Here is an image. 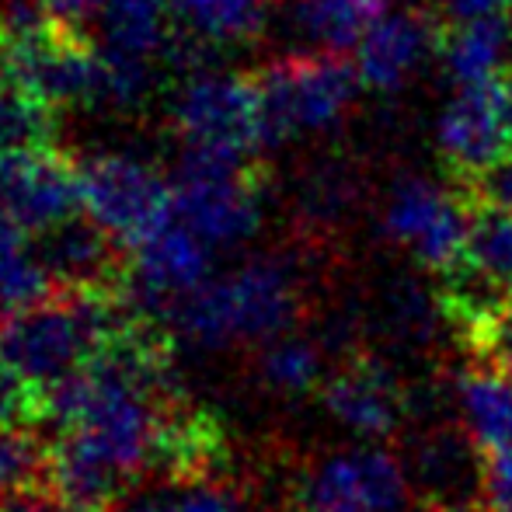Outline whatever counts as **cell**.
Listing matches in <instances>:
<instances>
[{
  "label": "cell",
  "instance_id": "83f0119b",
  "mask_svg": "<svg viewBox=\"0 0 512 512\" xmlns=\"http://www.w3.org/2000/svg\"><path fill=\"white\" fill-rule=\"evenodd\" d=\"M0 512H74V509L53 492L49 481H35V485L14 488V492L0 495Z\"/></svg>",
  "mask_w": 512,
  "mask_h": 512
},
{
  "label": "cell",
  "instance_id": "ac0fdd59",
  "mask_svg": "<svg viewBox=\"0 0 512 512\" xmlns=\"http://www.w3.org/2000/svg\"><path fill=\"white\" fill-rule=\"evenodd\" d=\"M272 14V0H171L178 35L196 46H237L255 39Z\"/></svg>",
  "mask_w": 512,
  "mask_h": 512
},
{
  "label": "cell",
  "instance_id": "9c48e42d",
  "mask_svg": "<svg viewBox=\"0 0 512 512\" xmlns=\"http://www.w3.org/2000/svg\"><path fill=\"white\" fill-rule=\"evenodd\" d=\"M408 471L391 450L349 446L310 464L297 485L300 512H405Z\"/></svg>",
  "mask_w": 512,
  "mask_h": 512
},
{
  "label": "cell",
  "instance_id": "5bb4252c",
  "mask_svg": "<svg viewBox=\"0 0 512 512\" xmlns=\"http://www.w3.org/2000/svg\"><path fill=\"white\" fill-rule=\"evenodd\" d=\"M328 415L359 439H387L405 418V398L391 373L373 359H352L321 387Z\"/></svg>",
  "mask_w": 512,
  "mask_h": 512
},
{
  "label": "cell",
  "instance_id": "8992f818",
  "mask_svg": "<svg viewBox=\"0 0 512 512\" xmlns=\"http://www.w3.org/2000/svg\"><path fill=\"white\" fill-rule=\"evenodd\" d=\"M171 119L182 147L251 157L265 150V119L255 77L227 70H196L178 88Z\"/></svg>",
  "mask_w": 512,
  "mask_h": 512
},
{
  "label": "cell",
  "instance_id": "6da1fadb",
  "mask_svg": "<svg viewBox=\"0 0 512 512\" xmlns=\"http://www.w3.org/2000/svg\"><path fill=\"white\" fill-rule=\"evenodd\" d=\"M140 307L122 290H56L49 300L0 317V363L21 380L56 387L88 366Z\"/></svg>",
  "mask_w": 512,
  "mask_h": 512
},
{
  "label": "cell",
  "instance_id": "7c38bea8",
  "mask_svg": "<svg viewBox=\"0 0 512 512\" xmlns=\"http://www.w3.org/2000/svg\"><path fill=\"white\" fill-rule=\"evenodd\" d=\"M209 251L203 237L175 216L126 251V297L161 321L175 300L209 279Z\"/></svg>",
  "mask_w": 512,
  "mask_h": 512
},
{
  "label": "cell",
  "instance_id": "ba28073f",
  "mask_svg": "<svg viewBox=\"0 0 512 512\" xmlns=\"http://www.w3.org/2000/svg\"><path fill=\"white\" fill-rule=\"evenodd\" d=\"M446 168L464 185L512 157V74L499 70L481 81L457 84L436 129Z\"/></svg>",
  "mask_w": 512,
  "mask_h": 512
},
{
  "label": "cell",
  "instance_id": "e0dca14e",
  "mask_svg": "<svg viewBox=\"0 0 512 512\" xmlns=\"http://www.w3.org/2000/svg\"><path fill=\"white\" fill-rule=\"evenodd\" d=\"M512 39V14H485V18H467L443 25L439 49L446 74L457 84L481 81V77L499 74L506 49Z\"/></svg>",
  "mask_w": 512,
  "mask_h": 512
},
{
  "label": "cell",
  "instance_id": "ffe728a7",
  "mask_svg": "<svg viewBox=\"0 0 512 512\" xmlns=\"http://www.w3.org/2000/svg\"><path fill=\"white\" fill-rule=\"evenodd\" d=\"M391 11V0H293V25L324 53H356L373 25Z\"/></svg>",
  "mask_w": 512,
  "mask_h": 512
},
{
  "label": "cell",
  "instance_id": "52a82bcc",
  "mask_svg": "<svg viewBox=\"0 0 512 512\" xmlns=\"http://www.w3.org/2000/svg\"><path fill=\"white\" fill-rule=\"evenodd\" d=\"M81 168V209L122 248L175 220V185L129 154H95Z\"/></svg>",
  "mask_w": 512,
  "mask_h": 512
},
{
  "label": "cell",
  "instance_id": "4fadbf2b",
  "mask_svg": "<svg viewBox=\"0 0 512 512\" xmlns=\"http://www.w3.org/2000/svg\"><path fill=\"white\" fill-rule=\"evenodd\" d=\"M35 241L60 290H122L126 286L122 244L105 234L91 216H74L46 234H35Z\"/></svg>",
  "mask_w": 512,
  "mask_h": 512
},
{
  "label": "cell",
  "instance_id": "1f68e13d",
  "mask_svg": "<svg viewBox=\"0 0 512 512\" xmlns=\"http://www.w3.org/2000/svg\"><path fill=\"white\" fill-rule=\"evenodd\" d=\"M46 11H53L56 18L70 21V25H81V21H88L91 14H98V7H102V0H39Z\"/></svg>",
  "mask_w": 512,
  "mask_h": 512
},
{
  "label": "cell",
  "instance_id": "3957f363",
  "mask_svg": "<svg viewBox=\"0 0 512 512\" xmlns=\"http://www.w3.org/2000/svg\"><path fill=\"white\" fill-rule=\"evenodd\" d=\"M300 314V279L283 258H251L227 276L206 279L182 300H175L168 328L192 345L223 349L241 342H269L283 335Z\"/></svg>",
  "mask_w": 512,
  "mask_h": 512
},
{
  "label": "cell",
  "instance_id": "484cf974",
  "mask_svg": "<svg viewBox=\"0 0 512 512\" xmlns=\"http://www.w3.org/2000/svg\"><path fill=\"white\" fill-rule=\"evenodd\" d=\"M115 512H248V509L227 488H216L209 481H185V485H168L164 492H147L133 502H122Z\"/></svg>",
  "mask_w": 512,
  "mask_h": 512
},
{
  "label": "cell",
  "instance_id": "d6986e66",
  "mask_svg": "<svg viewBox=\"0 0 512 512\" xmlns=\"http://www.w3.org/2000/svg\"><path fill=\"white\" fill-rule=\"evenodd\" d=\"M457 408L478 450H512V373L488 366L457 380Z\"/></svg>",
  "mask_w": 512,
  "mask_h": 512
},
{
  "label": "cell",
  "instance_id": "9a60e30c",
  "mask_svg": "<svg viewBox=\"0 0 512 512\" xmlns=\"http://www.w3.org/2000/svg\"><path fill=\"white\" fill-rule=\"evenodd\" d=\"M443 25L425 11H387L356 46L359 81L373 91H398L439 49Z\"/></svg>",
  "mask_w": 512,
  "mask_h": 512
},
{
  "label": "cell",
  "instance_id": "44dd1931",
  "mask_svg": "<svg viewBox=\"0 0 512 512\" xmlns=\"http://www.w3.org/2000/svg\"><path fill=\"white\" fill-rule=\"evenodd\" d=\"M467 241L460 262L512 300V213L467 189Z\"/></svg>",
  "mask_w": 512,
  "mask_h": 512
},
{
  "label": "cell",
  "instance_id": "f1b7e54d",
  "mask_svg": "<svg viewBox=\"0 0 512 512\" xmlns=\"http://www.w3.org/2000/svg\"><path fill=\"white\" fill-rule=\"evenodd\" d=\"M474 345H478L481 352H488L492 366L512 373V310H506L495 324H488V328L474 338Z\"/></svg>",
  "mask_w": 512,
  "mask_h": 512
},
{
  "label": "cell",
  "instance_id": "5b68a950",
  "mask_svg": "<svg viewBox=\"0 0 512 512\" xmlns=\"http://www.w3.org/2000/svg\"><path fill=\"white\" fill-rule=\"evenodd\" d=\"M171 185L175 216L209 248H234L262 223V182L251 157L182 147Z\"/></svg>",
  "mask_w": 512,
  "mask_h": 512
},
{
  "label": "cell",
  "instance_id": "4316f807",
  "mask_svg": "<svg viewBox=\"0 0 512 512\" xmlns=\"http://www.w3.org/2000/svg\"><path fill=\"white\" fill-rule=\"evenodd\" d=\"M485 512H512V450H485L478 467Z\"/></svg>",
  "mask_w": 512,
  "mask_h": 512
},
{
  "label": "cell",
  "instance_id": "30bf717a",
  "mask_svg": "<svg viewBox=\"0 0 512 512\" xmlns=\"http://www.w3.org/2000/svg\"><path fill=\"white\" fill-rule=\"evenodd\" d=\"M467 192H446L429 178H401L384 209V230L405 244L418 265L446 272L460 262L467 241Z\"/></svg>",
  "mask_w": 512,
  "mask_h": 512
},
{
  "label": "cell",
  "instance_id": "2e32d148",
  "mask_svg": "<svg viewBox=\"0 0 512 512\" xmlns=\"http://www.w3.org/2000/svg\"><path fill=\"white\" fill-rule=\"evenodd\" d=\"M102 49L115 60L154 70V60L171 53L175 18L171 0H102Z\"/></svg>",
  "mask_w": 512,
  "mask_h": 512
},
{
  "label": "cell",
  "instance_id": "603a6c76",
  "mask_svg": "<svg viewBox=\"0 0 512 512\" xmlns=\"http://www.w3.org/2000/svg\"><path fill=\"white\" fill-rule=\"evenodd\" d=\"M262 380L279 394H307L321 384V352L300 335H276L262 342L258 356Z\"/></svg>",
  "mask_w": 512,
  "mask_h": 512
},
{
  "label": "cell",
  "instance_id": "4dcf8cb0",
  "mask_svg": "<svg viewBox=\"0 0 512 512\" xmlns=\"http://www.w3.org/2000/svg\"><path fill=\"white\" fill-rule=\"evenodd\" d=\"M453 21L485 18V14H512V0H443Z\"/></svg>",
  "mask_w": 512,
  "mask_h": 512
},
{
  "label": "cell",
  "instance_id": "d4e9b609",
  "mask_svg": "<svg viewBox=\"0 0 512 512\" xmlns=\"http://www.w3.org/2000/svg\"><path fill=\"white\" fill-rule=\"evenodd\" d=\"M49 481V439L28 425H0V495Z\"/></svg>",
  "mask_w": 512,
  "mask_h": 512
},
{
  "label": "cell",
  "instance_id": "277c9868",
  "mask_svg": "<svg viewBox=\"0 0 512 512\" xmlns=\"http://www.w3.org/2000/svg\"><path fill=\"white\" fill-rule=\"evenodd\" d=\"M262 98L265 143L279 147L297 136L328 133L349 115L359 91V70L342 53H297L255 74Z\"/></svg>",
  "mask_w": 512,
  "mask_h": 512
},
{
  "label": "cell",
  "instance_id": "cb8c5ba5",
  "mask_svg": "<svg viewBox=\"0 0 512 512\" xmlns=\"http://www.w3.org/2000/svg\"><path fill=\"white\" fill-rule=\"evenodd\" d=\"M56 108L32 98L28 91L0 81V154L21 147H42L53 140Z\"/></svg>",
  "mask_w": 512,
  "mask_h": 512
},
{
  "label": "cell",
  "instance_id": "d6a6232c",
  "mask_svg": "<svg viewBox=\"0 0 512 512\" xmlns=\"http://www.w3.org/2000/svg\"><path fill=\"white\" fill-rule=\"evenodd\" d=\"M418 512H474V509L453 506V502H432V506H425V509H418Z\"/></svg>",
  "mask_w": 512,
  "mask_h": 512
},
{
  "label": "cell",
  "instance_id": "7402d4cb",
  "mask_svg": "<svg viewBox=\"0 0 512 512\" xmlns=\"http://www.w3.org/2000/svg\"><path fill=\"white\" fill-rule=\"evenodd\" d=\"M56 290L60 286H56L49 265L42 262L32 230L0 216V310L11 314V310L35 307L53 297Z\"/></svg>",
  "mask_w": 512,
  "mask_h": 512
},
{
  "label": "cell",
  "instance_id": "8fae6325",
  "mask_svg": "<svg viewBox=\"0 0 512 512\" xmlns=\"http://www.w3.org/2000/svg\"><path fill=\"white\" fill-rule=\"evenodd\" d=\"M81 168L49 143L0 154V216L32 234L81 216Z\"/></svg>",
  "mask_w": 512,
  "mask_h": 512
},
{
  "label": "cell",
  "instance_id": "7a4b0ae2",
  "mask_svg": "<svg viewBox=\"0 0 512 512\" xmlns=\"http://www.w3.org/2000/svg\"><path fill=\"white\" fill-rule=\"evenodd\" d=\"M0 81L60 108L112 105V67L102 46L39 0H14L0 21Z\"/></svg>",
  "mask_w": 512,
  "mask_h": 512
},
{
  "label": "cell",
  "instance_id": "f546056e",
  "mask_svg": "<svg viewBox=\"0 0 512 512\" xmlns=\"http://www.w3.org/2000/svg\"><path fill=\"white\" fill-rule=\"evenodd\" d=\"M471 192H478V196L492 199V203H499L502 209H509L512 213V157L509 161H502L499 168L485 171V175L478 178V182L467 185Z\"/></svg>",
  "mask_w": 512,
  "mask_h": 512
}]
</instances>
